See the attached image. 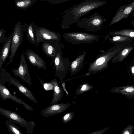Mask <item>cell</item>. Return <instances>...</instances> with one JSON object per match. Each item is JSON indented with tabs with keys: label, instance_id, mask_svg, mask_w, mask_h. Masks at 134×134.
I'll use <instances>...</instances> for the list:
<instances>
[{
	"label": "cell",
	"instance_id": "obj_1",
	"mask_svg": "<svg viewBox=\"0 0 134 134\" xmlns=\"http://www.w3.org/2000/svg\"><path fill=\"white\" fill-rule=\"evenodd\" d=\"M107 2L104 0H86L65 10L62 14L63 15L60 25L62 29L64 30L70 27L79 20L81 17Z\"/></svg>",
	"mask_w": 134,
	"mask_h": 134
},
{
	"label": "cell",
	"instance_id": "obj_2",
	"mask_svg": "<svg viewBox=\"0 0 134 134\" xmlns=\"http://www.w3.org/2000/svg\"><path fill=\"white\" fill-rule=\"evenodd\" d=\"M125 45H116L98 55L96 59L90 64L87 72L88 74H96L107 68L109 61Z\"/></svg>",
	"mask_w": 134,
	"mask_h": 134
},
{
	"label": "cell",
	"instance_id": "obj_3",
	"mask_svg": "<svg viewBox=\"0 0 134 134\" xmlns=\"http://www.w3.org/2000/svg\"><path fill=\"white\" fill-rule=\"evenodd\" d=\"M106 19L98 13L94 12L88 17L83 18L77 22L76 25L90 31L97 32L100 30Z\"/></svg>",
	"mask_w": 134,
	"mask_h": 134
},
{
	"label": "cell",
	"instance_id": "obj_4",
	"mask_svg": "<svg viewBox=\"0 0 134 134\" xmlns=\"http://www.w3.org/2000/svg\"><path fill=\"white\" fill-rule=\"evenodd\" d=\"M63 55L60 48L58 49L54 59L50 64V65H52L53 63V68L55 70V75L61 81L65 77L71 64L68 58H64Z\"/></svg>",
	"mask_w": 134,
	"mask_h": 134
},
{
	"label": "cell",
	"instance_id": "obj_5",
	"mask_svg": "<svg viewBox=\"0 0 134 134\" xmlns=\"http://www.w3.org/2000/svg\"><path fill=\"white\" fill-rule=\"evenodd\" d=\"M63 38L68 42L75 44L98 42L99 38L97 35L86 33L69 32L63 33Z\"/></svg>",
	"mask_w": 134,
	"mask_h": 134
},
{
	"label": "cell",
	"instance_id": "obj_6",
	"mask_svg": "<svg viewBox=\"0 0 134 134\" xmlns=\"http://www.w3.org/2000/svg\"><path fill=\"white\" fill-rule=\"evenodd\" d=\"M25 29V26L22 25L19 21H18L15 26L11 39V52L9 57L10 64L12 63L16 51L22 43Z\"/></svg>",
	"mask_w": 134,
	"mask_h": 134
},
{
	"label": "cell",
	"instance_id": "obj_7",
	"mask_svg": "<svg viewBox=\"0 0 134 134\" xmlns=\"http://www.w3.org/2000/svg\"><path fill=\"white\" fill-rule=\"evenodd\" d=\"M0 114L8 119L12 120L16 124L25 128L28 134L32 133L35 126L34 122H28L15 112L0 107Z\"/></svg>",
	"mask_w": 134,
	"mask_h": 134
},
{
	"label": "cell",
	"instance_id": "obj_8",
	"mask_svg": "<svg viewBox=\"0 0 134 134\" xmlns=\"http://www.w3.org/2000/svg\"><path fill=\"white\" fill-rule=\"evenodd\" d=\"M36 46H38L40 43L48 41L60 43L61 35L59 33L54 32L46 28L35 26Z\"/></svg>",
	"mask_w": 134,
	"mask_h": 134
},
{
	"label": "cell",
	"instance_id": "obj_9",
	"mask_svg": "<svg viewBox=\"0 0 134 134\" xmlns=\"http://www.w3.org/2000/svg\"><path fill=\"white\" fill-rule=\"evenodd\" d=\"M12 72L15 76L19 77L30 85L32 84L28 68L23 52L21 54L19 65L17 69H12Z\"/></svg>",
	"mask_w": 134,
	"mask_h": 134
},
{
	"label": "cell",
	"instance_id": "obj_10",
	"mask_svg": "<svg viewBox=\"0 0 134 134\" xmlns=\"http://www.w3.org/2000/svg\"><path fill=\"white\" fill-rule=\"evenodd\" d=\"M134 10V1L127 5H121L118 8L112 19L109 25H112L121 20L127 19L133 12Z\"/></svg>",
	"mask_w": 134,
	"mask_h": 134
},
{
	"label": "cell",
	"instance_id": "obj_11",
	"mask_svg": "<svg viewBox=\"0 0 134 134\" xmlns=\"http://www.w3.org/2000/svg\"><path fill=\"white\" fill-rule=\"evenodd\" d=\"M70 103H60L51 104L43 109L41 112L44 117H49L61 113L69 108Z\"/></svg>",
	"mask_w": 134,
	"mask_h": 134
},
{
	"label": "cell",
	"instance_id": "obj_12",
	"mask_svg": "<svg viewBox=\"0 0 134 134\" xmlns=\"http://www.w3.org/2000/svg\"><path fill=\"white\" fill-rule=\"evenodd\" d=\"M25 55L30 64L37 66L38 69L44 70L47 68V63L37 54L29 49L26 50Z\"/></svg>",
	"mask_w": 134,
	"mask_h": 134
},
{
	"label": "cell",
	"instance_id": "obj_13",
	"mask_svg": "<svg viewBox=\"0 0 134 134\" xmlns=\"http://www.w3.org/2000/svg\"><path fill=\"white\" fill-rule=\"evenodd\" d=\"M0 97L3 100H5L10 99L16 102L22 104L28 110L32 111L33 109L24 101L18 98L12 94L9 90L0 82Z\"/></svg>",
	"mask_w": 134,
	"mask_h": 134
},
{
	"label": "cell",
	"instance_id": "obj_14",
	"mask_svg": "<svg viewBox=\"0 0 134 134\" xmlns=\"http://www.w3.org/2000/svg\"><path fill=\"white\" fill-rule=\"evenodd\" d=\"M42 52L47 56L52 58L53 60L58 49L60 48V43L52 41H46L42 42Z\"/></svg>",
	"mask_w": 134,
	"mask_h": 134
},
{
	"label": "cell",
	"instance_id": "obj_15",
	"mask_svg": "<svg viewBox=\"0 0 134 134\" xmlns=\"http://www.w3.org/2000/svg\"><path fill=\"white\" fill-rule=\"evenodd\" d=\"M10 83L16 86L18 90L25 96L34 103H37V99L33 94L32 92L27 87L20 83L15 78L10 79Z\"/></svg>",
	"mask_w": 134,
	"mask_h": 134
},
{
	"label": "cell",
	"instance_id": "obj_16",
	"mask_svg": "<svg viewBox=\"0 0 134 134\" xmlns=\"http://www.w3.org/2000/svg\"><path fill=\"white\" fill-rule=\"evenodd\" d=\"M86 54V52L83 51L82 54L71 63L69 68L70 75L72 76L75 74L81 69Z\"/></svg>",
	"mask_w": 134,
	"mask_h": 134
},
{
	"label": "cell",
	"instance_id": "obj_17",
	"mask_svg": "<svg viewBox=\"0 0 134 134\" xmlns=\"http://www.w3.org/2000/svg\"><path fill=\"white\" fill-rule=\"evenodd\" d=\"M50 83L53 86V96L50 103L51 104L58 103L61 100L64 94V92L60 86L59 85L57 79H54L51 80Z\"/></svg>",
	"mask_w": 134,
	"mask_h": 134
},
{
	"label": "cell",
	"instance_id": "obj_18",
	"mask_svg": "<svg viewBox=\"0 0 134 134\" xmlns=\"http://www.w3.org/2000/svg\"><path fill=\"white\" fill-rule=\"evenodd\" d=\"M133 45L130 44L125 46L111 59L113 63L122 62L133 49Z\"/></svg>",
	"mask_w": 134,
	"mask_h": 134
},
{
	"label": "cell",
	"instance_id": "obj_19",
	"mask_svg": "<svg viewBox=\"0 0 134 134\" xmlns=\"http://www.w3.org/2000/svg\"><path fill=\"white\" fill-rule=\"evenodd\" d=\"M106 39L110 42L116 45H127L131 44L134 38L120 35L110 36L107 35Z\"/></svg>",
	"mask_w": 134,
	"mask_h": 134
},
{
	"label": "cell",
	"instance_id": "obj_20",
	"mask_svg": "<svg viewBox=\"0 0 134 134\" xmlns=\"http://www.w3.org/2000/svg\"><path fill=\"white\" fill-rule=\"evenodd\" d=\"M113 93H120L130 98L134 96V86L133 85H127L123 87H113L110 90Z\"/></svg>",
	"mask_w": 134,
	"mask_h": 134
},
{
	"label": "cell",
	"instance_id": "obj_21",
	"mask_svg": "<svg viewBox=\"0 0 134 134\" xmlns=\"http://www.w3.org/2000/svg\"><path fill=\"white\" fill-rule=\"evenodd\" d=\"M35 25L34 22H31L28 25L25 24V27L27 40L32 44L36 46Z\"/></svg>",
	"mask_w": 134,
	"mask_h": 134
},
{
	"label": "cell",
	"instance_id": "obj_22",
	"mask_svg": "<svg viewBox=\"0 0 134 134\" xmlns=\"http://www.w3.org/2000/svg\"><path fill=\"white\" fill-rule=\"evenodd\" d=\"M108 35L110 36L118 35L134 38V30L124 29L119 30H113L109 32Z\"/></svg>",
	"mask_w": 134,
	"mask_h": 134
},
{
	"label": "cell",
	"instance_id": "obj_23",
	"mask_svg": "<svg viewBox=\"0 0 134 134\" xmlns=\"http://www.w3.org/2000/svg\"><path fill=\"white\" fill-rule=\"evenodd\" d=\"M5 123L7 130L10 134H23L12 120L8 119L5 120Z\"/></svg>",
	"mask_w": 134,
	"mask_h": 134
},
{
	"label": "cell",
	"instance_id": "obj_24",
	"mask_svg": "<svg viewBox=\"0 0 134 134\" xmlns=\"http://www.w3.org/2000/svg\"><path fill=\"white\" fill-rule=\"evenodd\" d=\"M12 38L9 39L5 44L3 49L0 59V69L2 68L3 63L8 57L11 44Z\"/></svg>",
	"mask_w": 134,
	"mask_h": 134
},
{
	"label": "cell",
	"instance_id": "obj_25",
	"mask_svg": "<svg viewBox=\"0 0 134 134\" xmlns=\"http://www.w3.org/2000/svg\"><path fill=\"white\" fill-rule=\"evenodd\" d=\"M37 0H22L16 1L15 4L16 6L20 8L25 9L30 7Z\"/></svg>",
	"mask_w": 134,
	"mask_h": 134
},
{
	"label": "cell",
	"instance_id": "obj_26",
	"mask_svg": "<svg viewBox=\"0 0 134 134\" xmlns=\"http://www.w3.org/2000/svg\"><path fill=\"white\" fill-rule=\"evenodd\" d=\"M37 76L39 79L40 83L44 89L46 90H53V86L52 84L50 82L48 83L43 81L38 75Z\"/></svg>",
	"mask_w": 134,
	"mask_h": 134
},
{
	"label": "cell",
	"instance_id": "obj_27",
	"mask_svg": "<svg viewBox=\"0 0 134 134\" xmlns=\"http://www.w3.org/2000/svg\"><path fill=\"white\" fill-rule=\"evenodd\" d=\"M72 112H69L63 116L62 120L65 124H66L71 119L72 117Z\"/></svg>",
	"mask_w": 134,
	"mask_h": 134
},
{
	"label": "cell",
	"instance_id": "obj_28",
	"mask_svg": "<svg viewBox=\"0 0 134 134\" xmlns=\"http://www.w3.org/2000/svg\"><path fill=\"white\" fill-rule=\"evenodd\" d=\"M47 2L52 4H58L69 1V0H39Z\"/></svg>",
	"mask_w": 134,
	"mask_h": 134
},
{
	"label": "cell",
	"instance_id": "obj_29",
	"mask_svg": "<svg viewBox=\"0 0 134 134\" xmlns=\"http://www.w3.org/2000/svg\"><path fill=\"white\" fill-rule=\"evenodd\" d=\"M131 72L132 73V74L133 75L134 73V67L133 65L131 69Z\"/></svg>",
	"mask_w": 134,
	"mask_h": 134
},
{
	"label": "cell",
	"instance_id": "obj_30",
	"mask_svg": "<svg viewBox=\"0 0 134 134\" xmlns=\"http://www.w3.org/2000/svg\"><path fill=\"white\" fill-rule=\"evenodd\" d=\"M124 134H130V133L128 131H126L125 132Z\"/></svg>",
	"mask_w": 134,
	"mask_h": 134
},
{
	"label": "cell",
	"instance_id": "obj_31",
	"mask_svg": "<svg viewBox=\"0 0 134 134\" xmlns=\"http://www.w3.org/2000/svg\"><path fill=\"white\" fill-rule=\"evenodd\" d=\"M2 34L1 32V31H0V37L1 36Z\"/></svg>",
	"mask_w": 134,
	"mask_h": 134
}]
</instances>
